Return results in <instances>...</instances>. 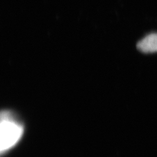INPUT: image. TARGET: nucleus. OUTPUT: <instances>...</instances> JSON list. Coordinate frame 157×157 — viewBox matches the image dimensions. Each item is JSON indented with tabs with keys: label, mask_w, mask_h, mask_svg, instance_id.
Returning a JSON list of instances; mask_svg holds the SVG:
<instances>
[{
	"label": "nucleus",
	"mask_w": 157,
	"mask_h": 157,
	"mask_svg": "<svg viewBox=\"0 0 157 157\" xmlns=\"http://www.w3.org/2000/svg\"><path fill=\"white\" fill-rule=\"evenodd\" d=\"M24 127L14 114L4 110L1 113V154L15 146L22 137Z\"/></svg>",
	"instance_id": "f257e3e1"
},
{
	"label": "nucleus",
	"mask_w": 157,
	"mask_h": 157,
	"mask_svg": "<svg viewBox=\"0 0 157 157\" xmlns=\"http://www.w3.org/2000/svg\"><path fill=\"white\" fill-rule=\"evenodd\" d=\"M139 50L146 54L157 52V33L149 34L137 44Z\"/></svg>",
	"instance_id": "f03ea898"
}]
</instances>
